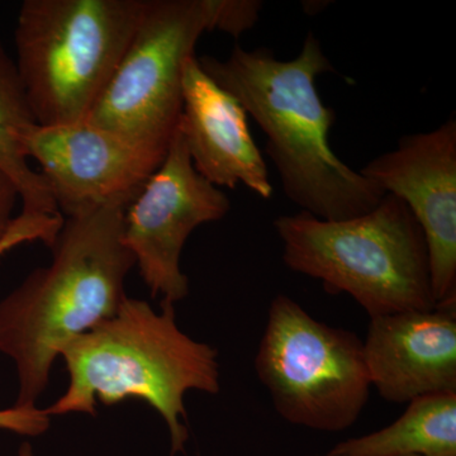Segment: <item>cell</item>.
I'll return each mask as SVG.
<instances>
[{
    "label": "cell",
    "instance_id": "1",
    "mask_svg": "<svg viewBox=\"0 0 456 456\" xmlns=\"http://www.w3.org/2000/svg\"><path fill=\"white\" fill-rule=\"evenodd\" d=\"M198 61L260 126L285 196L302 212L321 220H350L373 211L386 196L332 151L336 114L323 104L316 79L335 68L314 32L289 61L278 60L268 47L248 51L240 45L226 60L204 55Z\"/></svg>",
    "mask_w": 456,
    "mask_h": 456
},
{
    "label": "cell",
    "instance_id": "2",
    "mask_svg": "<svg viewBox=\"0 0 456 456\" xmlns=\"http://www.w3.org/2000/svg\"><path fill=\"white\" fill-rule=\"evenodd\" d=\"M128 206L112 202L64 218L50 265L0 302V353L13 360L20 384L14 406L35 407L62 351L127 297L126 278L136 264L123 244Z\"/></svg>",
    "mask_w": 456,
    "mask_h": 456
},
{
    "label": "cell",
    "instance_id": "3",
    "mask_svg": "<svg viewBox=\"0 0 456 456\" xmlns=\"http://www.w3.org/2000/svg\"><path fill=\"white\" fill-rule=\"evenodd\" d=\"M155 311L126 297L112 317L75 338L61 356L69 386L47 415H95L97 402L112 406L139 398L163 417L173 455L184 449L188 430L184 397L189 391L218 395V351L179 329L173 303Z\"/></svg>",
    "mask_w": 456,
    "mask_h": 456
},
{
    "label": "cell",
    "instance_id": "4",
    "mask_svg": "<svg viewBox=\"0 0 456 456\" xmlns=\"http://www.w3.org/2000/svg\"><path fill=\"white\" fill-rule=\"evenodd\" d=\"M288 269L349 294L369 318L436 307L424 232L403 200L386 194L373 211L344 221L305 212L279 216Z\"/></svg>",
    "mask_w": 456,
    "mask_h": 456
},
{
    "label": "cell",
    "instance_id": "5",
    "mask_svg": "<svg viewBox=\"0 0 456 456\" xmlns=\"http://www.w3.org/2000/svg\"><path fill=\"white\" fill-rule=\"evenodd\" d=\"M146 0H26L14 41L38 126L82 122L112 79Z\"/></svg>",
    "mask_w": 456,
    "mask_h": 456
},
{
    "label": "cell",
    "instance_id": "6",
    "mask_svg": "<svg viewBox=\"0 0 456 456\" xmlns=\"http://www.w3.org/2000/svg\"><path fill=\"white\" fill-rule=\"evenodd\" d=\"M255 370L278 415L311 430H347L370 397L362 340L316 320L285 294L270 303Z\"/></svg>",
    "mask_w": 456,
    "mask_h": 456
},
{
    "label": "cell",
    "instance_id": "7",
    "mask_svg": "<svg viewBox=\"0 0 456 456\" xmlns=\"http://www.w3.org/2000/svg\"><path fill=\"white\" fill-rule=\"evenodd\" d=\"M208 26V0H146L130 45L86 119L167 151L182 117L185 62Z\"/></svg>",
    "mask_w": 456,
    "mask_h": 456
},
{
    "label": "cell",
    "instance_id": "8",
    "mask_svg": "<svg viewBox=\"0 0 456 456\" xmlns=\"http://www.w3.org/2000/svg\"><path fill=\"white\" fill-rule=\"evenodd\" d=\"M230 209L227 194L194 169L178 126L163 163L127 207L123 220V244L134 255L152 297L161 296V302L173 305L187 298L189 281L180 268L185 242L200 224L222 220Z\"/></svg>",
    "mask_w": 456,
    "mask_h": 456
},
{
    "label": "cell",
    "instance_id": "9",
    "mask_svg": "<svg viewBox=\"0 0 456 456\" xmlns=\"http://www.w3.org/2000/svg\"><path fill=\"white\" fill-rule=\"evenodd\" d=\"M22 146L27 158L40 165L38 173L65 218L108 203H131L167 155L88 119L36 125L22 137Z\"/></svg>",
    "mask_w": 456,
    "mask_h": 456
},
{
    "label": "cell",
    "instance_id": "10",
    "mask_svg": "<svg viewBox=\"0 0 456 456\" xmlns=\"http://www.w3.org/2000/svg\"><path fill=\"white\" fill-rule=\"evenodd\" d=\"M360 174L406 203L424 232L436 307L456 305V118L406 134Z\"/></svg>",
    "mask_w": 456,
    "mask_h": 456
},
{
    "label": "cell",
    "instance_id": "11",
    "mask_svg": "<svg viewBox=\"0 0 456 456\" xmlns=\"http://www.w3.org/2000/svg\"><path fill=\"white\" fill-rule=\"evenodd\" d=\"M362 346L371 387L389 403L456 393V305L370 318Z\"/></svg>",
    "mask_w": 456,
    "mask_h": 456
},
{
    "label": "cell",
    "instance_id": "12",
    "mask_svg": "<svg viewBox=\"0 0 456 456\" xmlns=\"http://www.w3.org/2000/svg\"><path fill=\"white\" fill-rule=\"evenodd\" d=\"M179 130L194 169L218 188L242 184L263 200L274 188L248 125V113L230 93L203 70L196 55L183 71V110Z\"/></svg>",
    "mask_w": 456,
    "mask_h": 456
},
{
    "label": "cell",
    "instance_id": "13",
    "mask_svg": "<svg viewBox=\"0 0 456 456\" xmlns=\"http://www.w3.org/2000/svg\"><path fill=\"white\" fill-rule=\"evenodd\" d=\"M407 404L393 424L341 441L326 456H456V393Z\"/></svg>",
    "mask_w": 456,
    "mask_h": 456
},
{
    "label": "cell",
    "instance_id": "14",
    "mask_svg": "<svg viewBox=\"0 0 456 456\" xmlns=\"http://www.w3.org/2000/svg\"><path fill=\"white\" fill-rule=\"evenodd\" d=\"M36 125L16 62L0 42V171L16 185L22 212L57 216L49 185L23 151L22 137Z\"/></svg>",
    "mask_w": 456,
    "mask_h": 456
},
{
    "label": "cell",
    "instance_id": "15",
    "mask_svg": "<svg viewBox=\"0 0 456 456\" xmlns=\"http://www.w3.org/2000/svg\"><path fill=\"white\" fill-rule=\"evenodd\" d=\"M64 224L62 216L33 215L20 212L11 230L0 241V256L25 242L42 241L51 248Z\"/></svg>",
    "mask_w": 456,
    "mask_h": 456
},
{
    "label": "cell",
    "instance_id": "16",
    "mask_svg": "<svg viewBox=\"0 0 456 456\" xmlns=\"http://www.w3.org/2000/svg\"><path fill=\"white\" fill-rule=\"evenodd\" d=\"M263 3L257 0H208V31L226 32L240 37L259 20Z\"/></svg>",
    "mask_w": 456,
    "mask_h": 456
},
{
    "label": "cell",
    "instance_id": "17",
    "mask_svg": "<svg viewBox=\"0 0 456 456\" xmlns=\"http://www.w3.org/2000/svg\"><path fill=\"white\" fill-rule=\"evenodd\" d=\"M50 426L46 411L35 407H12L0 410V428L27 436L45 434Z\"/></svg>",
    "mask_w": 456,
    "mask_h": 456
},
{
    "label": "cell",
    "instance_id": "18",
    "mask_svg": "<svg viewBox=\"0 0 456 456\" xmlns=\"http://www.w3.org/2000/svg\"><path fill=\"white\" fill-rule=\"evenodd\" d=\"M20 194L14 183L0 171V241L7 235L14 221V208Z\"/></svg>",
    "mask_w": 456,
    "mask_h": 456
},
{
    "label": "cell",
    "instance_id": "19",
    "mask_svg": "<svg viewBox=\"0 0 456 456\" xmlns=\"http://www.w3.org/2000/svg\"><path fill=\"white\" fill-rule=\"evenodd\" d=\"M18 456H35L33 455L31 445L29 444H23L20 446V452H18Z\"/></svg>",
    "mask_w": 456,
    "mask_h": 456
}]
</instances>
